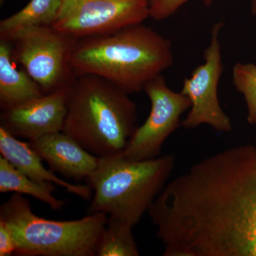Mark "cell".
<instances>
[{
  "instance_id": "cell-1",
  "label": "cell",
  "mask_w": 256,
  "mask_h": 256,
  "mask_svg": "<svg viewBox=\"0 0 256 256\" xmlns=\"http://www.w3.org/2000/svg\"><path fill=\"white\" fill-rule=\"evenodd\" d=\"M148 214L164 256H256V146L195 163L166 184Z\"/></svg>"
},
{
  "instance_id": "cell-2",
  "label": "cell",
  "mask_w": 256,
  "mask_h": 256,
  "mask_svg": "<svg viewBox=\"0 0 256 256\" xmlns=\"http://www.w3.org/2000/svg\"><path fill=\"white\" fill-rule=\"evenodd\" d=\"M173 63L171 42L142 23L77 40L70 56L76 76H98L128 94L142 92Z\"/></svg>"
},
{
  "instance_id": "cell-3",
  "label": "cell",
  "mask_w": 256,
  "mask_h": 256,
  "mask_svg": "<svg viewBox=\"0 0 256 256\" xmlns=\"http://www.w3.org/2000/svg\"><path fill=\"white\" fill-rule=\"evenodd\" d=\"M129 94L106 79L76 76L68 86L63 131L98 158L120 154L137 126Z\"/></svg>"
},
{
  "instance_id": "cell-4",
  "label": "cell",
  "mask_w": 256,
  "mask_h": 256,
  "mask_svg": "<svg viewBox=\"0 0 256 256\" xmlns=\"http://www.w3.org/2000/svg\"><path fill=\"white\" fill-rule=\"evenodd\" d=\"M172 154L132 161L122 154L99 158L88 182L94 190L92 213L102 212L134 227L148 212L174 170Z\"/></svg>"
},
{
  "instance_id": "cell-5",
  "label": "cell",
  "mask_w": 256,
  "mask_h": 256,
  "mask_svg": "<svg viewBox=\"0 0 256 256\" xmlns=\"http://www.w3.org/2000/svg\"><path fill=\"white\" fill-rule=\"evenodd\" d=\"M108 214L96 212L77 220L38 216L20 194L0 207V220L11 230L18 256H95Z\"/></svg>"
},
{
  "instance_id": "cell-6",
  "label": "cell",
  "mask_w": 256,
  "mask_h": 256,
  "mask_svg": "<svg viewBox=\"0 0 256 256\" xmlns=\"http://www.w3.org/2000/svg\"><path fill=\"white\" fill-rule=\"evenodd\" d=\"M77 40L52 26L32 28L14 42L13 56L44 94H50L68 86L76 76L70 56Z\"/></svg>"
},
{
  "instance_id": "cell-7",
  "label": "cell",
  "mask_w": 256,
  "mask_h": 256,
  "mask_svg": "<svg viewBox=\"0 0 256 256\" xmlns=\"http://www.w3.org/2000/svg\"><path fill=\"white\" fill-rule=\"evenodd\" d=\"M149 18V0H62L52 28L80 40L142 24Z\"/></svg>"
},
{
  "instance_id": "cell-8",
  "label": "cell",
  "mask_w": 256,
  "mask_h": 256,
  "mask_svg": "<svg viewBox=\"0 0 256 256\" xmlns=\"http://www.w3.org/2000/svg\"><path fill=\"white\" fill-rule=\"evenodd\" d=\"M222 22L215 23L210 31V43L204 52V63L197 66L190 78H185L181 92L191 101V108L182 122L185 129L207 124L217 132L233 129L230 118L220 106L218 86L224 70L220 32Z\"/></svg>"
},
{
  "instance_id": "cell-9",
  "label": "cell",
  "mask_w": 256,
  "mask_h": 256,
  "mask_svg": "<svg viewBox=\"0 0 256 256\" xmlns=\"http://www.w3.org/2000/svg\"><path fill=\"white\" fill-rule=\"evenodd\" d=\"M143 90L150 100V112L121 153L132 161L160 156L165 141L180 127V118L191 108L188 96L171 90L162 75L146 82Z\"/></svg>"
},
{
  "instance_id": "cell-10",
  "label": "cell",
  "mask_w": 256,
  "mask_h": 256,
  "mask_svg": "<svg viewBox=\"0 0 256 256\" xmlns=\"http://www.w3.org/2000/svg\"><path fill=\"white\" fill-rule=\"evenodd\" d=\"M68 86L2 110L1 127L14 137L28 141L62 132L67 114Z\"/></svg>"
},
{
  "instance_id": "cell-11",
  "label": "cell",
  "mask_w": 256,
  "mask_h": 256,
  "mask_svg": "<svg viewBox=\"0 0 256 256\" xmlns=\"http://www.w3.org/2000/svg\"><path fill=\"white\" fill-rule=\"evenodd\" d=\"M28 144L52 171L75 181L88 180L98 164L99 158L62 131L30 141Z\"/></svg>"
},
{
  "instance_id": "cell-12",
  "label": "cell",
  "mask_w": 256,
  "mask_h": 256,
  "mask_svg": "<svg viewBox=\"0 0 256 256\" xmlns=\"http://www.w3.org/2000/svg\"><path fill=\"white\" fill-rule=\"evenodd\" d=\"M0 153L18 171L38 182H52L65 188L69 193L89 200L92 188L87 185H76L64 181L47 170L43 165L42 158L34 150L28 142L20 140L0 126Z\"/></svg>"
},
{
  "instance_id": "cell-13",
  "label": "cell",
  "mask_w": 256,
  "mask_h": 256,
  "mask_svg": "<svg viewBox=\"0 0 256 256\" xmlns=\"http://www.w3.org/2000/svg\"><path fill=\"white\" fill-rule=\"evenodd\" d=\"M10 42H0V106L6 110L44 95L28 72L18 70L13 62Z\"/></svg>"
},
{
  "instance_id": "cell-14",
  "label": "cell",
  "mask_w": 256,
  "mask_h": 256,
  "mask_svg": "<svg viewBox=\"0 0 256 256\" xmlns=\"http://www.w3.org/2000/svg\"><path fill=\"white\" fill-rule=\"evenodd\" d=\"M62 5V0H30L22 10L2 20L0 38L11 43L32 28L52 26Z\"/></svg>"
},
{
  "instance_id": "cell-15",
  "label": "cell",
  "mask_w": 256,
  "mask_h": 256,
  "mask_svg": "<svg viewBox=\"0 0 256 256\" xmlns=\"http://www.w3.org/2000/svg\"><path fill=\"white\" fill-rule=\"evenodd\" d=\"M56 188L52 182H38L18 171L2 156H0V192H14L26 194L46 204L52 210H58L64 201L53 194Z\"/></svg>"
},
{
  "instance_id": "cell-16",
  "label": "cell",
  "mask_w": 256,
  "mask_h": 256,
  "mask_svg": "<svg viewBox=\"0 0 256 256\" xmlns=\"http://www.w3.org/2000/svg\"><path fill=\"white\" fill-rule=\"evenodd\" d=\"M132 226L110 216L98 244V256H138V244Z\"/></svg>"
},
{
  "instance_id": "cell-17",
  "label": "cell",
  "mask_w": 256,
  "mask_h": 256,
  "mask_svg": "<svg viewBox=\"0 0 256 256\" xmlns=\"http://www.w3.org/2000/svg\"><path fill=\"white\" fill-rule=\"evenodd\" d=\"M232 80L237 92L244 96L247 108V122L256 124V65L237 63L232 70Z\"/></svg>"
},
{
  "instance_id": "cell-18",
  "label": "cell",
  "mask_w": 256,
  "mask_h": 256,
  "mask_svg": "<svg viewBox=\"0 0 256 256\" xmlns=\"http://www.w3.org/2000/svg\"><path fill=\"white\" fill-rule=\"evenodd\" d=\"M191 0H149L150 18L156 21L166 20L174 14L184 4ZM210 8L215 0H200Z\"/></svg>"
},
{
  "instance_id": "cell-19",
  "label": "cell",
  "mask_w": 256,
  "mask_h": 256,
  "mask_svg": "<svg viewBox=\"0 0 256 256\" xmlns=\"http://www.w3.org/2000/svg\"><path fill=\"white\" fill-rule=\"evenodd\" d=\"M16 242L11 230L0 220V256H9L16 252Z\"/></svg>"
},
{
  "instance_id": "cell-20",
  "label": "cell",
  "mask_w": 256,
  "mask_h": 256,
  "mask_svg": "<svg viewBox=\"0 0 256 256\" xmlns=\"http://www.w3.org/2000/svg\"><path fill=\"white\" fill-rule=\"evenodd\" d=\"M250 13L256 16V0H250Z\"/></svg>"
}]
</instances>
